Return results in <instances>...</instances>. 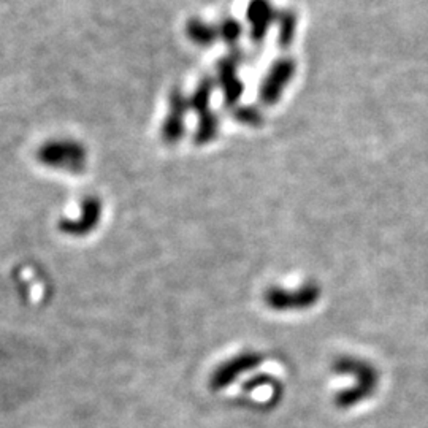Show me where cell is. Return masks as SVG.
Returning a JSON list of instances; mask_svg holds the SVG:
<instances>
[{"instance_id":"cell-1","label":"cell","mask_w":428,"mask_h":428,"mask_svg":"<svg viewBox=\"0 0 428 428\" xmlns=\"http://www.w3.org/2000/svg\"><path fill=\"white\" fill-rule=\"evenodd\" d=\"M37 155L43 165L69 173L83 172L87 160L84 146L73 140L48 141L38 149Z\"/></svg>"},{"instance_id":"cell-2","label":"cell","mask_w":428,"mask_h":428,"mask_svg":"<svg viewBox=\"0 0 428 428\" xmlns=\"http://www.w3.org/2000/svg\"><path fill=\"white\" fill-rule=\"evenodd\" d=\"M319 300V287L314 284H303L298 289H284L271 285L263 294V302L271 311L290 312L311 308Z\"/></svg>"},{"instance_id":"cell-3","label":"cell","mask_w":428,"mask_h":428,"mask_svg":"<svg viewBox=\"0 0 428 428\" xmlns=\"http://www.w3.org/2000/svg\"><path fill=\"white\" fill-rule=\"evenodd\" d=\"M262 362L263 357L257 354V352H240V354L227 358L226 362H222L217 366L213 371L212 378H209V387H212V390L214 392L227 389V387L232 385L241 375L257 368Z\"/></svg>"},{"instance_id":"cell-4","label":"cell","mask_w":428,"mask_h":428,"mask_svg":"<svg viewBox=\"0 0 428 428\" xmlns=\"http://www.w3.org/2000/svg\"><path fill=\"white\" fill-rule=\"evenodd\" d=\"M295 72L297 65L292 59H280L270 67L260 84V100L265 105H275L281 99Z\"/></svg>"},{"instance_id":"cell-5","label":"cell","mask_w":428,"mask_h":428,"mask_svg":"<svg viewBox=\"0 0 428 428\" xmlns=\"http://www.w3.org/2000/svg\"><path fill=\"white\" fill-rule=\"evenodd\" d=\"M101 217V203L97 197H86L81 203V213L73 219H62L60 232L70 236H86L99 226Z\"/></svg>"},{"instance_id":"cell-6","label":"cell","mask_w":428,"mask_h":428,"mask_svg":"<svg viewBox=\"0 0 428 428\" xmlns=\"http://www.w3.org/2000/svg\"><path fill=\"white\" fill-rule=\"evenodd\" d=\"M189 111V101L186 95L180 91H173L168 99V113L162 126V137L170 145H175L185 135L186 114Z\"/></svg>"},{"instance_id":"cell-7","label":"cell","mask_w":428,"mask_h":428,"mask_svg":"<svg viewBox=\"0 0 428 428\" xmlns=\"http://www.w3.org/2000/svg\"><path fill=\"white\" fill-rule=\"evenodd\" d=\"M240 60V54H232L230 57L222 59L219 65H217V83H219L229 105L236 104L244 89L241 79L238 77Z\"/></svg>"},{"instance_id":"cell-8","label":"cell","mask_w":428,"mask_h":428,"mask_svg":"<svg viewBox=\"0 0 428 428\" xmlns=\"http://www.w3.org/2000/svg\"><path fill=\"white\" fill-rule=\"evenodd\" d=\"M276 11L268 0H251L248 6V21L251 24V35L254 40H260L267 35L270 26L275 23Z\"/></svg>"},{"instance_id":"cell-9","label":"cell","mask_w":428,"mask_h":428,"mask_svg":"<svg viewBox=\"0 0 428 428\" xmlns=\"http://www.w3.org/2000/svg\"><path fill=\"white\" fill-rule=\"evenodd\" d=\"M214 91V83L212 78H203L199 86H197L195 92L187 99L189 110H194L199 116L209 111V101H212V95Z\"/></svg>"},{"instance_id":"cell-10","label":"cell","mask_w":428,"mask_h":428,"mask_svg":"<svg viewBox=\"0 0 428 428\" xmlns=\"http://www.w3.org/2000/svg\"><path fill=\"white\" fill-rule=\"evenodd\" d=\"M187 35L195 45L200 46H212L216 40L219 38L217 27L202 21V19H192V21H189Z\"/></svg>"},{"instance_id":"cell-11","label":"cell","mask_w":428,"mask_h":428,"mask_svg":"<svg viewBox=\"0 0 428 428\" xmlns=\"http://www.w3.org/2000/svg\"><path fill=\"white\" fill-rule=\"evenodd\" d=\"M217 131H219V118L212 111L202 114L199 118V127H197L195 132L197 145H207V143L216 137Z\"/></svg>"},{"instance_id":"cell-12","label":"cell","mask_w":428,"mask_h":428,"mask_svg":"<svg viewBox=\"0 0 428 428\" xmlns=\"http://www.w3.org/2000/svg\"><path fill=\"white\" fill-rule=\"evenodd\" d=\"M280 21V37L278 42L281 46H289L294 42L297 33V15L292 11H282L280 16H276Z\"/></svg>"},{"instance_id":"cell-13","label":"cell","mask_w":428,"mask_h":428,"mask_svg":"<svg viewBox=\"0 0 428 428\" xmlns=\"http://www.w3.org/2000/svg\"><path fill=\"white\" fill-rule=\"evenodd\" d=\"M217 33L226 43L235 45L241 35V26L235 19H224L221 27H217Z\"/></svg>"},{"instance_id":"cell-14","label":"cell","mask_w":428,"mask_h":428,"mask_svg":"<svg viewBox=\"0 0 428 428\" xmlns=\"http://www.w3.org/2000/svg\"><path fill=\"white\" fill-rule=\"evenodd\" d=\"M235 116L238 121L243 122V124H248V126H257V124H260V121H262L259 110H256V108H253V106L238 108Z\"/></svg>"}]
</instances>
